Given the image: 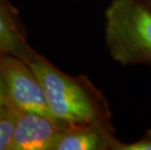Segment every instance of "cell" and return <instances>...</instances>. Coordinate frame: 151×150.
I'll use <instances>...</instances> for the list:
<instances>
[{
    "mask_svg": "<svg viewBox=\"0 0 151 150\" xmlns=\"http://www.w3.org/2000/svg\"><path fill=\"white\" fill-rule=\"evenodd\" d=\"M27 63L43 86L53 117L69 124H111L104 93L87 76L66 74L36 52Z\"/></svg>",
    "mask_w": 151,
    "mask_h": 150,
    "instance_id": "obj_1",
    "label": "cell"
},
{
    "mask_svg": "<svg viewBox=\"0 0 151 150\" xmlns=\"http://www.w3.org/2000/svg\"><path fill=\"white\" fill-rule=\"evenodd\" d=\"M104 42L119 65H151V11L142 0H111L104 12Z\"/></svg>",
    "mask_w": 151,
    "mask_h": 150,
    "instance_id": "obj_2",
    "label": "cell"
},
{
    "mask_svg": "<svg viewBox=\"0 0 151 150\" xmlns=\"http://www.w3.org/2000/svg\"><path fill=\"white\" fill-rule=\"evenodd\" d=\"M0 71L13 104L22 111L53 117L43 86L27 62L4 53L0 59Z\"/></svg>",
    "mask_w": 151,
    "mask_h": 150,
    "instance_id": "obj_3",
    "label": "cell"
},
{
    "mask_svg": "<svg viewBox=\"0 0 151 150\" xmlns=\"http://www.w3.org/2000/svg\"><path fill=\"white\" fill-rule=\"evenodd\" d=\"M68 126L57 118L21 110L8 150H55Z\"/></svg>",
    "mask_w": 151,
    "mask_h": 150,
    "instance_id": "obj_4",
    "label": "cell"
},
{
    "mask_svg": "<svg viewBox=\"0 0 151 150\" xmlns=\"http://www.w3.org/2000/svg\"><path fill=\"white\" fill-rule=\"evenodd\" d=\"M121 142L111 124H69L55 150H117Z\"/></svg>",
    "mask_w": 151,
    "mask_h": 150,
    "instance_id": "obj_5",
    "label": "cell"
},
{
    "mask_svg": "<svg viewBox=\"0 0 151 150\" xmlns=\"http://www.w3.org/2000/svg\"><path fill=\"white\" fill-rule=\"evenodd\" d=\"M0 49L25 62L35 54L27 42L18 11L10 0H0Z\"/></svg>",
    "mask_w": 151,
    "mask_h": 150,
    "instance_id": "obj_6",
    "label": "cell"
},
{
    "mask_svg": "<svg viewBox=\"0 0 151 150\" xmlns=\"http://www.w3.org/2000/svg\"><path fill=\"white\" fill-rule=\"evenodd\" d=\"M20 111L12 101L0 107V150H8Z\"/></svg>",
    "mask_w": 151,
    "mask_h": 150,
    "instance_id": "obj_7",
    "label": "cell"
},
{
    "mask_svg": "<svg viewBox=\"0 0 151 150\" xmlns=\"http://www.w3.org/2000/svg\"><path fill=\"white\" fill-rule=\"evenodd\" d=\"M117 150H151V130L146 132L145 135L137 141L130 143L121 142Z\"/></svg>",
    "mask_w": 151,
    "mask_h": 150,
    "instance_id": "obj_8",
    "label": "cell"
},
{
    "mask_svg": "<svg viewBox=\"0 0 151 150\" xmlns=\"http://www.w3.org/2000/svg\"><path fill=\"white\" fill-rule=\"evenodd\" d=\"M10 97H9L8 88L6 85L4 76L0 71V107L4 106L5 104L10 103Z\"/></svg>",
    "mask_w": 151,
    "mask_h": 150,
    "instance_id": "obj_9",
    "label": "cell"
},
{
    "mask_svg": "<svg viewBox=\"0 0 151 150\" xmlns=\"http://www.w3.org/2000/svg\"><path fill=\"white\" fill-rule=\"evenodd\" d=\"M142 1L144 2V4L149 8V10L151 11V0H142Z\"/></svg>",
    "mask_w": 151,
    "mask_h": 150,
    "instance_id": "obj_10",
    "label": "cell"
},
{
    "mask_svg": "<svg viewBox=\"0 0 151 150\" xmlns=\"http://www.w3.org/2000/svg\"><path fill=\"white\" fill-rule=\"evenodd\" d=\"M3 54H4V52H3V51H1V49H0V59H1V56L3 55Z\"/></svg>",
    "mask_w": 151,
    "mask_h": 150,
    "instance_id": "obj_11",
    "label": "cell"
}]
</instances>
